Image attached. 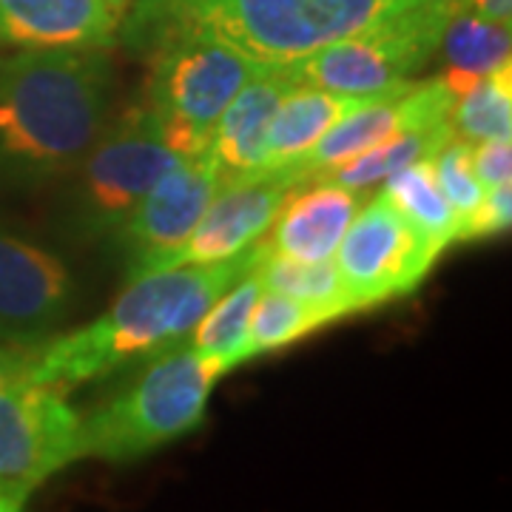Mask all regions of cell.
Returning a JSON list of instances; mask_svg holds the SVG:
<instances>
[{"label":"cell","instance_id":"cell-27","mask_svg":"<svg viewBox=\"0 0 512 512\" xmlns=\"http://www.w3.org/2000/svg\"><path fill=\"white\" fill-rule=\"evenodd\" d=\"M470 160L476 177L487 188L512 183V137L470 143Z\"/></svg>","mask_w":512,"mask_h":512},{"label":"cell","instance_id":"cell-12","mask_svg":"<svg viewBox=\"0 0 512 512\" xmlns=\"http://www.w3.org/2000/svg\"><path fill=\"white\" fill-rule=\"evenodd\" d=\"M220 177L214 157L205 151L202 157L180 160L151 185L128 220L109 237L111 251L126 262V271L180 245L200 222Z\"/></svg>","mask_w":512,"mask_h":512},{"label":"cell","instance_id":"cell-26","mask_svg":"<svg viewBox=\"0 0 512 512\" xmlns=\"http://www.w3.org/2000/svg\"><path fill=\"white\" fill-rule=\"evenodd\" d=\"M512 222V183L487 188L484 197L478 202V208L458 222L456 242H478V239H490L510 231Z\"/></svg>","mask_w":512,"mask_h":512},{"label":"cell","instance_id":"cell-21","mask_svg":"<svg viewBox=\"0 0 512 512\" xmlns=\"http://www.w3.org/2000/svg\"><path fill=\"white\" fill-rule=\"evenodd\" d=\"M453 137H456V131H453L450 123L416 128V131H402V134L387 137V140L367 148L362 154L350 157L348 163L336 165V168H330V171L319 174V177H328L333 183L353 188V191H365V188L384 183L390 174H396L404 165L436 157V151L447 146Z\"/></svg>","mask_w":512,"mask_h":512},{"label":"cell","instance_id":"cell-28","mask_svg":"<svg viewBox=\"0 0 512 512\" xmlns=\"http://www.w3.org/2000/svg\"><path fill=\"white\" fill-rule=\"evenodd\" d=\"M37 348H23L12 342H0V387L29 379Z\"/></svg>","mask_w":512,"mask_h":512},{"label":"cell","instance_id":"cell-15","mask_svg":"<svg viewBox=\"0 0 512 512\" xmlns=\"http://www.w3.org/2000/svg\"><path fill=\"white\" fill-rule=\"evenodd\" d=\"M362 202V191L319 174L305 177L285 194L262 242L268 251L299 262L333 259Z\"/></svg>","mask_w":512,"mask_h":512},{"label":"cell","instance_id":"cell-1","mask_svg":"<svg viewBox=\"0 0 512 512\" xmlns=\"http://www.w3.org/2000/svg\"><path fill=\"white\" fill-rule=\"evenodd\" d=\"M109 109V49L0 57V197L60 183L103 134Z\"/></svg>","mask_w":512,"mask_h":512},{"label":"cell","instance_id":"cell-22","mask_svg":"<svg viewBox=\"0 0 512 512\" xmlns=\"http://www.w3.org/2000/svg\"><path fill=\"white\" fill-rule=\"evenodd\" d=\"M439 52L453 72L487 74L504 69L510 66L512 55L510 23L478 18L456 3V9L444 20Z\"/></svg>","mask_w":512,"mask_h":512},{"label":"cell","instance_id":"cell-14","mask_svg":"<svg viewBox=\"0 0 512 512\" xmlns=\"http://www.w3.org/2000/svg\"><path fill=\"white\" fill-rule=\"evenodd\" d=\"M131 0H0V57L15 52L111 49Z\"/></svg>","mask_w":512,"mask_h":512},{"label":"cell","instance_id":"cell-13","mask_svg":"<svg viewBox=\"0 0 512 512\" xmlns=\"http://www.w3.org/2000/svg\"><path fill=\"white\" fill-rule=\"evenodd\" d=\"M453 92L444 77L413 80L404 92L376 97L365 106L345 114L339 123L328 128V134L291 168V177L299 183L313 174H325L336 165L348 163L350 157L362 154L393 134L430 128L450 123Z\"/></svg>","mask_w":512,"mask_h":512},{"label":"cell","instance_id":"cell-5","mask_svg":"<svg viewBox=\"0 0 512 512\" xmlns=\"http://www.w3.org/2000/svg\"><path fill=\"white\" fill-rule=\"evenodd\" d=\"M146 106L140 117L177 157H202L228 103L259 69L220 40L174 32L151 40Z\"/></svg>","mask_w":512,"mask_h":512},{"label":"cell","instance_id":"cell-30","mask_svg":"<svg viewBox=\"0 0 512 512\" xmlns=\"http://www.w3.org/2000/svg\"><path fill=\"white\" fill-rule=\"evenodd\" d=\"M458 0H404L407 9H430V12H447Z\"/></svg>","mask_w":512,"mask_h":512},{"label":"cell","instance_id":"cell-2","mask_svg":"<svg viewBox=\"0 0 512 512\" xmlns=\"http://www.w3.org/2000/svg\"><path fill=\"white\" fill-rule=\"evenodd\" d=\"M262 254V239L242 254L211 262L165 268L128 279V288L89 325L55 333L37 345L29 382L69 390L151 362L177 348L222 293L248 274Z\"/></svg>","mask_w":512,"mask_h":512},{"label":"cell","instance_id":"cell-20","mask_svg":"<svg viewBox=\"0 0 512 512\" xmlns=\"http://www.w3.org/2000/svg\"><path fill=\"white\" fill-rule=\"evenodd\" d=\"M430 160H416L390 174L382 194L436 254H444L450 245H456L458 217L441 194Z\"/></svg>","mask_w":512,"mask_h":512},{"label":"cell","instance_id":"cell-25","mask_svg":"<svg viewBox=\"0 0 512 512\" xmlns=\"http://www.w3.org/2000/svg\"><path fill=\"white\" fill-rule=\"evenodd\" d=\"M430 163H433V174H436L441 194L450 202L458 222L467 220L484 197V185L476 177L473 160H470V143L453 137L447 146L436 151V157Z\"/></svg>","mask_w":512,"mask_h":512},{"label":"cell","instance_id":"cell-29","mask_svg":"<svg viewBox=\"0 0 512 512\" xmlns=\"http://www.w3.org/2000/svg\"><path fill=\"white\" fill-rule=\"evenodd\" d=\"M458 3L478 18L495 20V23L512 20V0H458Z\"/></svg>","mask_w":512,"mask_h":512},{"label":"cell","instance_id":"cell-8","mask_svg":"<svg viewBox=\"0 0 512 512\" xmlns=\"http://www.w3.org/2000/svg\"><path fill=\"white\" fill-rule=\"evenodd\" d=\"M439 256L379 191L356 211L333 254V265L353 311L362 313L416 291Z\"/></svg>","mask_w":512,"mask_h":512},{"label":"cell","instance_id":"cell-10","mask_svg":"<svg viewBox=\"0 0 512 512\" xmlns=\"http://www.w3.org/2000/svg\"><path fill=\"white\" fill-rule=\"evenodd\" d=\"M296 180L285 171H259V174H234L220 177V185L208 208L202 211L194 231L174 245L171 251L146 259L143 265L126 271V279L185 268V265H211L242 254L268 234L279 205Z\"/></svg>","mask_w":512,"mask_h":512},{"label":"cell","instance_id":"cell-7","mask_svg":"<svg viewBox=\"0 0 512 512\" xmlns=\"http://www.w3.org/2000/svg\"><path fill=\"white\" fill-rule=\"evenodd\" d=\"M453 9H402L279 69L291 83L325 92L350 97L399 94L413 83V74L439 52L441 29Z\"/></svg>","mask_w":512,"mask_h":512},{"label":"cell","instance_id":"cell-23","mask_svg":"<svg viewBox=\"0 0 512 512\" xmlns=\"http://www.w3.org/2000/svg\"><path fill=\"white\" fill-rule=\"evenodd\" d=\"M256 274L262 279L265 291H279L305 299L313 305H322L333 311L339 319L353 316V305H350L345 282L336 271L333 259H322V262H299L291 256L274 254L265 248L262 242V254L256 259Z\"/></svg>","mask_w":512,"mask_h":512},{"label":"cell","instance_id":"cell-24","mask_svg":"<svg viewBox=\"0 0 512 512\" xmlns=\"http://www.w3.org/2000/svg\"><path fill=\"white\" fill-rule=\"evenodd\" d=\"M333 322H339V316L322 305H313L288 293L262 291L248 328V359H259L265 353L302 342L305 336Z\"/></svg>","mask_w":512,"mask_h":512},{"label":"cell","instance_id":"cell-9","mask_svg":"<svg viewBox=\"0 0 512 512\" xmlns=\"http://www.w3.org/2000/svg\"><path fill=\"white\" fill-rule=\"evenodd\" d=\"M83 416L52 384L0 387V490L32 498L37 487L80 461Z\"/></svg>","mask_w":512,"mask_h":512},{"label":"cell","instance_id":"cell-6","mask_svg":"<svg viewBox=\"0 0 512 512\" xmlns=\"http://www.w3.org/2000/svg\"><path fill=\"white\" fill-rule=\"evenodd\" d=\"M180 160L151 134L140 111L106 123L86 157L60 180L52 211L57 239L74 248L109 242L148 188Z\"/></svg>","mask_w":512,"mask_h":512},{"label":"cell","instance_id":"cell-19","mask_svg":"<svg viewBox=\"0 0 512 512\" xmlns=\"http://www.w3.org/2000/svg\"><path fill=\"white\" fill-rule=\"evenodd\" d=\"M453 92L450 126L458 140H504L512 137V69L487 74L447 72L441 74Z\"/></svg>","mask_w":512,"mask_h":512},{"label":"cell","instance_id":"cell-11","mask_svg":"<svg viewBox=\"0 0 512 512\" xmlns=\"http://www.w3.org/2000/svg\"><path fill=\"white\" fill-rule=\"evenodd\" d=\"M77 302L63 256L0 225V342L37 348L52 339Z\"/></svg>","mask_w":512,"mask_h":512},{"label":"cell","instance_id":"cell-3","mask_svg":"<svg viewBox=\"0 0 512 512\" xmlns=\"http://www.w3.org/2000/svg\"><path fill=\"white\" fill-rule=\"evenodd\" d=\"M402 9L404 0H131L120 37L146 49L157 37L191 32L256 66H288Z\"/></svg>","mask_w":512,"mask_h":512},{"label":"cell","instance_id":"cell-16","mask_svg":"<svg viewBox=\"0 0 512 512\" xmlns=\"http://www.w3.org/2000/svg\"><path fill=\"white\" fill-rule=\"evenodd\" d=\"M288 86L291 80L279 66H259L228 103V109L222 111L208 146V154L214 157L222 177L262 171L268 128Z\"/></svg>","mask_w":512,"mask_h":512},{"label":"cell","instance_id":"cell-18","mask_svg":"<svg viewBox=\"0 0 512 512\" xmlns=\"http://www.w3.org/2000/svg\"><path fill=\"white\" fill-rule=\"evenodd\" d=\"M262 279L256 274V265L242 274L222 293L220 299L202 313V319L188 333V345L217 365L222 373H231L234 367L251 362L248 359V328L254 316L256 302L262 296Z\"/></svg>","mask_w":512,"mask_h":512},{"label":"cell","instance_id":"cell-4","mask_svg":"<svg viewBox=\"0 0 512 512\" xmlns=\"http://www.w3.org/2000/svg\"><path fill=\"white\" fill-rule=\"evenodd\" d=\"M220 367L191 345L151 359L137 382L80 421V458L131 464L194 433L208 416Z\"/></svg>","mask_w":512,"mask_h":512},{"label":"cell","instance_id":"cell-17","mask_svg":"<svg viewBox=\"0 0 512 512\" xmlns=\"http://www.w3.org/2000/svg\"><path fill=\"white\" fill-rule=\"evenodd\" d=\"M370 100L376 97H350V94L325 92L305 83H291L288 92L282 94L271 128H268L262 171L291 174L293 165L328 134L333 123H339L345 114L365 106Z\"/></svg>","mask_w":512,"mask_h":512}]
</instances>
